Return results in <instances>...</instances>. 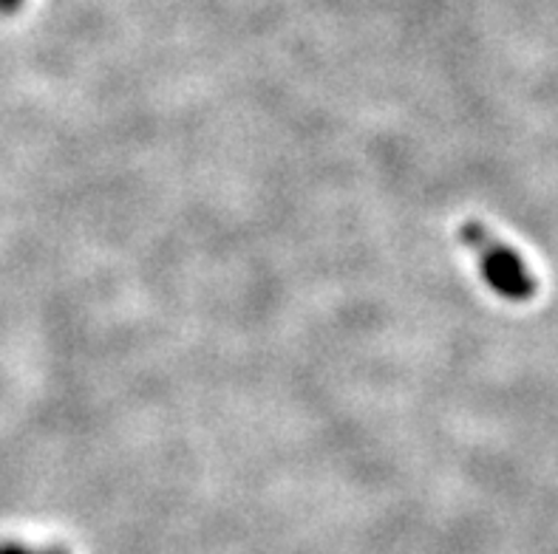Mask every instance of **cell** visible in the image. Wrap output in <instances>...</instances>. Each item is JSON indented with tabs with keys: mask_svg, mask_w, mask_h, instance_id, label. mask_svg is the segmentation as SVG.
I'll use <instances>...</instances> for the list:
<instances>
[{
	"mask_svg": "<svg viewBox=\"0 0 558 554\" xmlns=\"http://www.w3.org/2000/svg\"><path fill=\"white\" fill-rule=\"evenodd\" d=\"M0 554H28L23 546H12V543H7V546H0ZM49 554H60V552H49Z\"/></svg>",
	"mask_w": 558,
	"mask_h": 554,
	"instance_id": "2",
	"label": "cell"
},
{
	"mask_svg": "<svg viewBox=\"0 0 558 554\" xmlns=\"http://www.w3.org/2000/svg\"><path fill=\"white\" fill-rule=\"evenodd\" d=\"M460 238L476 253L482 274H485V281H488L496 295H502L505 300L513 303H524L536 295V278L531 274V269L524 267L519 253H513L508 244L490 235L485 226L476 224V221H468V224H462Z\"/></svg>",
	"mask_w": 558,
	"mask_h": 554,
	"instance_id": "1",
	"label": "cell"
},
{
	"mask_svg": "<svg viewBox=\"0 0 558 554\" xmlns=\"http://www.w3.org/2000/svg\"><path fill=\"white\" fill-rule=\"evenodd\" d=\"M17 7H21V0H0V12H12Z\"/></svg>",
	"mask_w": 558,
	"mask_h": 554,
	"instance_id": "3",
	"label": "cell"
}]
</instances>
